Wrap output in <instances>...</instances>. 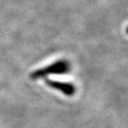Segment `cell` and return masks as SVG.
<instances>
[{
    "label": "cell",
    "instance_id": "7a4b0ae2",
    "mask_svg": "<svg viewBox=\"0 0 128 128\" xmlns=\"http://www.w3.org/2000/svg\"><path fill=\"white\" fill-rule=\"evenodd\" d=\"M46 83L49 87L52 88L54 90L60 92L66 96H73L76 94V88L75 84L71 83L60 82V81H54V80L46 79Z\"/></svg>",
    "mask_w": 128,
    "mask_h": 128
},
{
    "label": "cell",
    "instance_id": "3957f363",
    "mask_svg": "<svg viewBox=\"0 0 128 128\" xmlns=\"http://www.w3.org/2000/svg\"><path fill=\"white\" fill-rule=\"evenodd\" d=\"M126 33H127V35H128V27L126 28Z\"/></svg>",
    "mask_w": 128,
    "mask_h": 128
},
{
    "label": "cell",
    "instance_id": "6da1fadb",
    "mask_svg": "<svg viewBox=\"0 0 128 128\" xmlns=\"http://www.w3.org/2000/svg\"><path fill=\"white\" fill-rule=\"evenodd\" d=\"M70 70H71V65L68 60H58L44 68H38L33 71L30 74V78L32 79H41L52 75L67 74L70 71Z\"/></svg>",
    "mask_w": 128,
    "mask_h": 128
}]
</instances>
